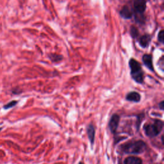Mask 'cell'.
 I'll list each match as a JSON object with an SVG mask.
<instances>
[{
  "label": "cell",
  "instance_id": "obj_11",
  "mask_svg": "<svg viewBox=\"0 0 164 164\" xmlns=\"http://www.w3.org/2000/svg\"><path fill=\"white\" fill-rule=\"evenodd\" d=\"M151 37L149 35L146 34L142 36L139 40V44L142 47H146L150 43Z\"/></svg>",
  "mask_w": 164,
  "mask_h": 164
},
{
  "label": "cell",
  "instance_id": "obj_12",
  "mask_svg": "<svg viewBox=\"0 0 164 164\" xmlns=\"http://www.w3.org/2000/svg\"><path fill=\"white\" fill-rule=\"evenodd\" d=\"M17 103L18 102L17 101H11V102H9L8 103L5 105L3 106V108L6 109V110L9 109V108H12L14 107H15Z\"/></svg>",
  "mask_w": 164,
  "mask_h": 164
},
{
  "label": "cell",
  "instance_id": "obj_16",
  "mask_svg": "<svg viewBox=\"0 0 164 164\" xmlns=\"http://www.w3.org/2000/svg\"><path fill=\"white\" fill-rule=\"evenodd\" d=\"M159 108H160L162 110H164V101H162L161 102L159 103Z\"/></svg>",
  "mask_w": 164,
  "mask_h": 164
},
{
  "label": "cell",
  "instance_id": "obj_17",
  "mask_svg": "<svg viewBox=\"0 0 164 164\" xmlns=\"http://www.w3.org/2000/svg\"><path fill=\"white\" fill-rule=\"evenodd\" d=\"M78 164H85L83 162H80L79 163H78Z\"/></svg>",
  "mask_w": 164,
  "mask_h": 164
},
{
  "label": "cell",
  "instance_id": "obj_8",
  "mask_svg": "<svg viewBox=\"0 0 164 164\" xmlns=\"http://www.w3.org/2000/svg\"><path fill=\"white\" fill-rule=\"evenodd\" d=\"M142 62L151 71H154V67L153 65V60H152V56L151 55L146 54L143 55L142 56Z\"/></svg>",
  "mask_w": 164,
  "mask_h": 164
},
{
  "label": "cell",
  "instance_id": "obj_7",
  "mask_svg": "<svg viewBox=\"0 0 164 164\" xmlns=\"http://www.w3.org/2000/svg\"><path fill=\"white\" fill-rule=\"evenodd\" d=\"M126 99L128 101H132V102L138 103L141 99V96L137 92L132 91L127 94Z\"/></svg>",
  "mask_w": 164,
  "mask_h": 164
},
{
  "label": "cell",
  "instance_id": "obj_6",
  "mask_svg": "<svg viewBox=\"0 0 164 164\" xmlns=\"http://www.w3.org/2000/svg\"><path fill=\"white\" fill-rule=\"evenodd\" d=\"M87 133L88 138L90 141V145L92 147H93L94 146V141H95V134H96L95 128L93 124H89L87 126Z\"/></svg>",
  "mask_w": 164,
  "mask_h": 164
},
{
  "label": "cell",
  "instance_id": "obj_18",
  "mask_svg": "<svg viewBox=\"0 0 164 164\" xmlns=\"http://www.w3.org/2000/svg\"><path fill=\"white\" fill-rule=\"evenodd\" d=\"M1 129H2V128H0V131H1Z\"/></svg>",
  "mask_w": 164,
  "mask_h": 164
},
{
  "label": "cell",
  "instance_id": "obj_13",
  "mask_svg": "<svg viewBox=\"0 0 164 164\" xmlns=\"http://www.w3.org/2000/svg\"><path fill=\"white\" fill-rule=\"evenodd\" d=\"M62 59V56L60 55H50V59L53 62H59Z\"/></svg>",
  "mask_w": 164,
  "mask_h": 164
},
{
  "label": "cell",
  "instance_id": "obj_14",
  "mask_svg": "<svg viewBox=\"0 0 164 164\" xmlns=\"http://www.w3.org/2000/svg\"><path fill=\"white\" fill-rule=\"evenodd\" d=\"M131 34H132V36L133 38L137 37V35H138V32L137 29L135 27H134V26L132 27V28H131Z\"/></svg>",
  "mask_w": 164,
  "mask_h": 164
},
{
  "label": "cell",
  "instance_id": "obj_1",
  "mask_svg": "<svg viewBox=\"0 0 164 164\" xmlns=\"http://www.w3.org/2000/svg\"><path fill=\"white\" fill-rule=\"evenodd\" d=\"M147 148L146 144L142 140L132 141L124 143L120 146V150L125 154L139 155L145 151Z\"/></svg>",
  "mask_w": 164,
  "mask_h": 164
},
{
  "label": "cell",
  "instance_id": "obj_5",
  "mask_svg": "<svg viewBox=\"0 0 164 164\" xmlns=\"http://www.w3.org/2000/svg\"><path fill=\"white\" fill-rule=\"evenodd\" d=\"M134 9L137 14H143L146 8V0H135L133 3Z\"/></svg>",
  "mask_w": 164,
  "mask_h": 164
},
{
  "label": "cell",
  "instance_id": "obj_15",
  "mask_svg": "<svg viewBox=\"0 0 164 164\" xmlns=\"http://www.w3.org/2000/svg\"><path fill=\"white\" fill-rule=\"evenodd\" d=\"M163 37H164V32L163 30H161L160 33H158V41L159 42H160L162 43L163 42Z\"/></svg>",
  "mask_w": 164,
  "mask_h": 164
},
{
  "label": "cell",
  "instance_id": "obj_3",
  "mask_svg": "<svg viewBox=\"0 0 164 164\" xmlns=\"http://www.w3.org/2000/svg\"><path fill=\"white\" fill-rule=\"evenodd\" d=\"M163 122L161 120L155 119L153 123L147 124L144 126V132L148 137H156L163 129Z\"/></svg>",
  "mask_w": 164,
  "mask_h": 164
},
{
  "label": "cell",
  "instance_id": "obj_9",
  "mask_svg": "<svg viewBox=\"0 0 164 164\" xmlns=\"http://www.w3.org/2000/svg\"><path fill=\"white\" fill-rule=\"evenodd\" d=\"M120 16L124 19H130L133 16V12L130 8L128 6H124L120 11Z\"/></svg>",
  "mask_w": 164,
  "mask_h": 164
},
{
  "label": "cell",
  "instance_id": "obj_10",
  "mask_svg": "<svg viewBox=\"0 0 164 164\" xmlns=\"http://www.w3.org/2000/svg\"><path fill=\"white\" fill-rule=\"evenodd\" d=\"M124 164H142V160L141 158L130 156L125 159Z\"/></svg>",
  "mask_w": 164,
  "mask_h": 164
},
{
  "label": "cell",
  "instance_id": "obj_4",
  "mask_svg": "<svg viewBox=\"0 0 164 164\" xmlns=\"http://www.w3.org/2000/svg\"><path fill=\"white\" fill-rule=\"evenodd\" d=\"M119 121L120 117L119 115L115 114L112 115V117H111L108 123V128L110 130V132L113 134H115L117 132V129L119 127Z\"/></svg>",
  "mask_w": 164,
  "mask_h": 164
},
{
  "label": "cell",
  "instance_id": "obj_2",
  "mask_svg": "<svg viewBox=\"0 0 164 164\" xmlns=\"http://www.w3.org/2000/svg\"><path fill=\"white\" fill-rule=\"evenodd\" d=\"M129 65L132 79L137 84H142L144 83V76L141 64L136 60L132 59L129 62Z\"/></svg>",
  "mask_w": 164,
  "mask_h": 164
}]
</instances>
